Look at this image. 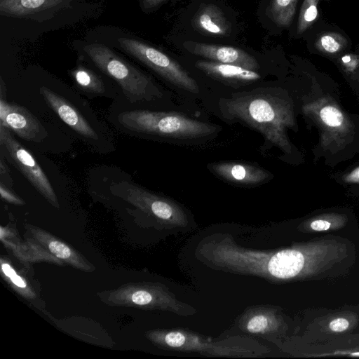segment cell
Returning a JSON list of instances; mask_svg holds the SVG:
<instances>
[{"label":"cell","mask_w":359,"mask_h":359,"mask_svg":"<svg viewBox=\"0 0 359 359\" xmlns=\"http://www.w3.org/2000/svg\"><path fill=\"white\" fill-rule=\"evenodd\" d=\"M220 105L226 118L245 123L277 146L286 144L283 128L288 123V114L283 105L269 94L233 97L222 100Z\"/></svg>","instance_id":"6da1fadb"},{"label":"cell","mask_w":359,"mask_h":359,"mask_svg":"<svg viewBox=\"0 0 359 359\" xmlns=\"http://www.w3.org/2000/svg\"><path fill=\"white\" fill-rule=\"evenodd\" d=\"M116 121L124 131L130 134L170 138L202 137L217 130L213 125L181 114L147 109L124 110L118 114Z\"/></svg>","instance_id":"7a4b0ae2"},{"label":"cell","mask_w":359,"mask_h":359,"mask_svg":"<svg viewBox=\"0 0 359 359\" xmlns=\"http://www.w3.org/2000/svg\"><path fill=\"white\" fill-rule=\"evenodd\" d=\"M83 50L97 67L116 81L130 104L151 100L160 93L150 77L102 43Z\"/></svg>","instance_id":"3957f363"},{"label":"cell","mask_w":359,"mask_h":359,"mask_svg":"<svg viewBox=\"0 0 359 359\" xmlns=\"http://www.w3.org/2000/svg\"><path fill=\"white\" fill-rule=\"evenodd\" d=\"M98 295L103 302L111 306L161 309L181 316L193 315L196 311L191 306L178 301L164 285L158 283L128 284Z\"/></svg>","instance_id":"277c9868"},{"label":"cell","mask_w":359,"mask_h":359,"mask_svg":"<svg viewBox=\"0 0 359 359\" xmlns=\"http://www.w3.org/2000/svg\"><path fill=\"white\" fill-rule=\"evenodd\" d=\"M112 194L139 210L172 226L187 225L184 211L175 202L156 195L130 181H119L111 184Z\"/></svg>","instance_id":"5b68a950"},{"label":"cell","mask_w":359,"mask_h":359,"mask_svg":"<svg viewBox=\"0 0 359 359\" xmlns=\"http://www.w3.org/2000/svg\"><path fill=\"white\" fill-rule=\"evenodd\" d=\"M118 41L126 53L168 82L191 93L198 92L196 81L177 62L161 50L135 39L121 37Z\"/></svg>","instance_id":"8992f818"},{"label":"cell","mask_w":359,"mask_h":359,"mask_svg":"<svg viewBox=\"0 0 359 359\" xmlns=\"http://www.w3.org/2000/svg\"><path fill=\"white\" fill-rule=\"evenodd\" d=\"M11 131L0 124V143L11 162L32 185L53 206L58 208L56 194L32 154L13 136Z\"/></svg>","instance_id":"52a82bcc"},{"label":"cell","mask_w":359,"mask_h":359,"mask_svg":"<svg viewBox=\"0 0 359 359\" xmlns=\"http://www.w3.org/2000/svg\"><path fill=\"white\" fill-rule=\"evenodd\" d=\"M147 336L153 343L174 350L198 351L222 356H245L252 353L250 350L238 346H216L201 337L184 330H154L149 332Z\"/></svg>","instance_id":"ba28073f"},{"label":"cell","mask_w":359,"mask_h":359,"mask_svg":"<svg viewBox=\"0 0 359 359\" xmlns=\"http://www.w3.org/2000/svg\"><path fill=\"white\" fill-rule=\"evenodd\" d=\"M40 93L50 108L80 137L90 143L100 140L94 123L69 100L46 87L41 88Z\"/></svg>","instance_id":"9c48e42d"},{"label":"cell","mask_w":359,"mask_h":359,"mask_svg":"<svg viewBox=\"0 0 359 359\" xmlns=\"http://www.w3.org/2000/svg\"><path fill=\"white\" fill-rule=\"evenodd\" d=\"M0 124L27 141L39 143L47 136L44 126L29 111L20 105L7 102L2 97L0 101Z\"/></svg>","instance_id":"30bf717a"},{"label":"cell","mask_w":359,"mask_h":359,"mask_svg":"<svg viewBox=\"0 0 359 359\" xmlns=\"http://www.w3.org/2000/svg\"><path fill=\"white\" fill-rule=\"evenodd\" d=\"M184 48L189 52L221 63L235 65L256 71L259 68L257 60L245 51L231 46L186 41Z\"/></svg>","instance_id":"8fae6325"},{"label":"cell","mask_w":359,"mask_h":359,"mask_svg":"<svg viewBox=\"0 0 359 359\" xmlns=\"http://www.w3.org/2000/svg\"><path fill=\"white\" fill-rule=\"evenodd\" d=\"M25 228L29 231L34 241L44 247L54 257L83 271L95 270V267L79 252L52 234L31 225L25 226Z\"/></svg>","instance_id":"7c38bea8"},{"label":"cell","mask_w":359,"mask_h":359,"mask_svg":"<svg viewBox=\"0 0 359 359\" xmlns=\"http://www.w3.org/2000/svg\"><path fill=\"white\" fill-rule=\"evenodd\" d=\"M208 168L223 180L236 184L257 185L269 179V172L246 163L219 162L209 164Z\"/></svg>","instance_id":"4fadbf2b"},{"label":"cell","mask_w":359,"mask_h":359,"mask_svg":"<svg viewBox=\"0 0 359 359\" xmlns=\"http://www.w3.org/2000/svg\"><path fill=\"white\" fill-rule=\"evenodd\" d=\"M74 0H0V14L15 18H31L69 6Z\"/></svg>","instance_id":"5bb4252c"},{"label":"cell","mask_w":359,"mask_h":359,"mask_svg":"<svg viewBox=\"0 0 359 359\" xmlns=\"http://www.w3.org/2000/svg\"><path fill=\"white\" fill-rule=\"evenodd\" d=\"M195 65L198 69L213 78L234 83H250L260 79V75L256 71L235 65L199 60L196 62Z\"/></svg>","instance_id":"9a60e30c"},{"label":"cell","mask_w":359,"mask_h":359,"mask_svg":"<svg viewBox=\"0 0 359 359\" xmlns=\"http://www.w3.org/2000/svg\"><path fill=\"white\" fill-rule=\"evenodd\" d=\"M238 325L243 332L269 335L277 331L278 319L269 307L259 306L248 309L241 318Z\"/></svg>","instance_id":"2e32d148"},{"label":"cell","mask_w":359,"mask_h":359,"mask_svg":"<svg viewBox=\"0 0 359 359\" xmlns=\"http://www.w3.org/2000/svg\"><path fill=\"white\" fill-rule=\"evenodd\" d=\"M193 24L205 34L226 36L231 32V25L224 13L213 4L201 6L194 16Z\"/></svg>","instance_id":"e0dca14e"},{"label":"cell","mask_w":359,"mask_h":359,"mask_svg":"<svg viewBox=\"0 0 359 359\" xmlns=\"http://www.w3.org/2000/svg\"><path fill=\"white\" fill-rule=\"evenodd\" d=\"M71 76L76 87L90 96H108V90L100 76L90 69L78 65L71 71Z\"/></svg>","instance_id":"ac0fdd59"},{"label":"cell","mask_w":359,"mask_h":359,"mask_svg":"<svg viewBox=\"0 0 359 359\" xmlns=\"http://www.w3.org/2000/svg\"><path fill=\"white\" fill-rule=\"evenodd\" d=\"M298 0H271L269 13L273 22L280 27H288L294 16Z\"/></svg>","instance_id":"d6986e66"},{"label":"cell","mask_w":359,"mask_h":359,"mask_svg":"<svg viewBox=\"0 0 359 359\" xmlns=\"http://www.w3.org/2000/svg\"><path fill=\"white\" fill-rule=\"evenodd\" d=\"M348 46V40L337 32L322 34L316 42V47L326 53H337Z\"/></svg>","instance_id":"ffe728a7"},{"label":"cell","mask_w":359,"mask_h":359,"mask_svg":"<svg viewBox=\"0 0 359 359\" xmlns=\"http://www.w3.org/2000/svg\"><path fill=\"white\" fill-rule=\"evenodd\" d=\"M320 0H304L298 18L297 33L306 31L316 20L318 14V6Z\"/></svg>","instance_id":"44dd1931"},{"label":"cell","mask_w":359,"mask_h":359,"mask_svg":"<svg viewBox=\"0 0 359 359\" xmlns=\"http://www.w3.org/2000/svg\"><path fill=\"white\" fill-rule=\"evenodd\" d=\"M320 116L325 124L332 127L340 126L344 120L341 111L332 106L323 107L320 112Z\"/></svg>","instance_id":"7402d4cb"},{"label":"cell","mask_w":359,"mask_h":359,"mask_svg":"<svg viewBox=\"0 0 359 359\" xmlns=\"http://www.w3.org/2000/svg\"><path fill=\"white\" fill-rule=\"evenodd\" d=\"M12 285L15 288L17 292L20 293L22 296L26 298H34V296L32 292L30 291L29 288L27 287V283L25 280L19 276L16 271L13 273L10 277L6 278Z\"/></svg>","instance_id":"603a6c76"},{"label":"cell","mask_w":359,"mask_h":359,"mask_svg":"<svg viewBox=\"0 0 359 359\" xmlns=\"http://www.w3.org/2000/svg\"><path fill=\"white\" fill-rule=\"evenodd\" d=\"M0 194L1 198L8 203L18 205L25 204L23 200L11 191L2 182H0Z\"/></svg>","instance_id":"cb8c5ba5"},{"label":"cell","mask_w":359,"mask_h":359,"mask_svg":"<svg viewBox=\"0 0 359 359\" xmlns=\"http://www.w3.org/2000/svg\"><path fill=\"white\" fill-rule=\"evenodd\" d=\"M348 321L344 318H337L330 323V328L334 332H342L348 327Z\"/></svg>","instance_id":"d4e9b609"},{"label":"cell","mask_w":359,"mask_h":359,"mask_svg":"<svg viewBox=\"0 0 359 359\" xmlns=\"http://www.w3.org/2000/svg\"><path fill=\"white\" fill-rule=\"evenodd\" d=\"M330 226V224L325 220H315L311 224V228L315 231H325Z\"/></svg>","instance_id":"484cf974"},{"label":"cell","mask_w":359,"mask_h":359,"mask_svg":"<svg viewBox=\"0 0 359 359\" xmlns=\"http://www.w3.org/2000/svg\"><path fill=\"white\" fill-rule=\"evenodd\" d=\"M166 1L167 0H142V6L145 9L154 8Z\"/></svg>","instance_id":"4316f807"},{"label":"cell","mask_w":359,"mask_h":359,"mask_svg":"<svg viewBox=\"0 0 359 359\" xmlns=\"http://www.w3.org/2000/svg\"><path fill=\"white\" fill-rule=\"evenodd\" d=\"M347 180L359 181V168L348 176Z\"/></svg>","instance_id":"83f0119b"}]
</instances>
